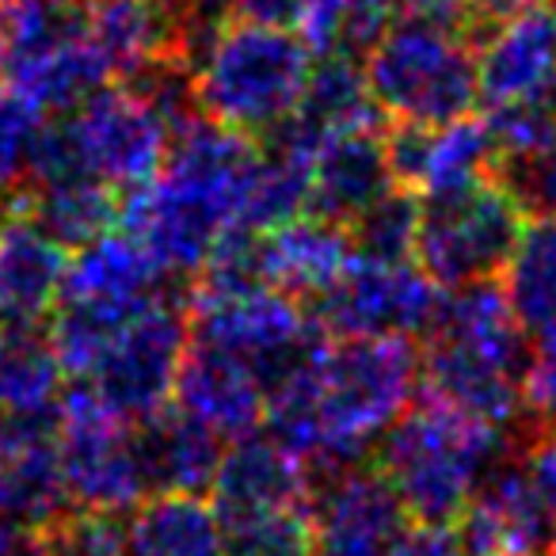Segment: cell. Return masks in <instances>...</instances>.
<instances>
[{
	"label": "cell",
	"mask_w": 556,
	"mask_h": 556,
	"mask_svg": "<svg viewBox=\"0 0 556 556\" xmlns=\"http://www.w3.org/2000/svg\"><path fill=\"white\" fill-rule=\"evenodd\" d=\"M168 294V275L130 232H103L88 240L70 260L62 305L100 313L111 320H130L156 298Z\"/></svg>",
	"instance_id": "17"
},
{
	"label": "cell",
	"mask_w": 556,
	"mask_h": 556,
	"mask_svg": "<svg viewBox=\"0 0 556 556\" xmlns=\"http://www.w3.org/2000/svg\"><path fill=\"white\" fill-rule=\"evenodd\" d=\"M225 526L202 495H153L130 518V556H222Z\"/></svg>",
	"instance_id": "26"
},
{
	"label": "cell",
	"mask_w": 556,
	"mask_h": 556,
	"mask_svg": "<svg viewBox=\"0 0 556 556\" xmlns=\"http://www.w3.org/2000/svg\"><path fill=\"white\" fill-rule=\"evenodd\" d=\"M24 210L65 248H85L88 240L115 229L123 217V199L96 176H65L27 187Z\"/></svg>",
	"instance_id": "25"
},
{
	"label": "cell",
	"mask_w": 556,
	"mask_h": 556,
	"mask_svg": "<svg viewBox=\"0 0 556 556\" xmlns=\"http://www.w3.org/2000/svg\"><path fill=\"white\" fill-rule=\"evenodd\" d=\"M503 294L526 332L556 328V217L526 225L503 267Z\"/></svg>",
	"instance_id": "28"
},
{
	"label": "cell",
	"mask_w": 556,
	"mask_h": 556,
	"mask_svg": "<svg viewBox=\"0 0 556 556\" xmlns=\"http://www.w3.org/2000/svg\"><path fill=\"white\" fill-rule=\"evenodd\" d=\"M442 287L416 260H370L351 255L343 275L320 298L313 317L332 340L343 336H416L427 332Z\"/></svg>",
	"instance_id": "11"
},
{
	"label": "cell",
	"mask_w": 556,
	"mask_h": 556,
	"mask_svg": "<svg viewBox=\"0 0 556 556\" xmlns=\"http://www.w3.org/2000/svg\"><path fill=\"white\" fill-rule=\"evenodd\" d=\"M355 248L343 225L317 214H302L278 229L260 232V270L263 282L290 298H320L343 267L351 263Z\"/></svg>",
	"instance_id": "22"
},
{
	"label": "cell",
	"mask_w": 556,
	"mask_h": 556,
	"mask_svg": "<svg viewBox=\"0 0 556 556\" xmlns=\"http://www.w3.org/2000/svg\"><path fill=\"white\" fill-rule=\"evenodd\" d=\"M553 108H556V92H553Z\"/></svg>",
	"instance_id": "43"
},
{
	"label": "cell",
	"mask_w": 556,
	"mask_h": 556,
	"mask_svg": "<svg viewBox=\"0 0 556 556\" xmlns=\"http://www.w3.org/2000/svg\"><path fill=\"white\" fill-rule=\"evenodd\" d=\"M386 156L396 187L424 199L454 194L495 172V141L484 118L396 123L386 130Z\"/></svg>",
	"instance_id": "14"
},
{
	"label": "cell",
	"mask_w": 556,
	"mask_h": 556,
	"mask_svg": "<svg viewBox=\"0 0 556 556\" xmlns=\"http://www.w3.org/2000/svg\"><path fill=\"white\" fill-rule=\"evenodd\" d=\"M419 229V199L404 187L381 194L374 206H366L355 222L348 225V237L355 255L370 260H412Z\"/></svg>",
	"instance_id": "30"
},
{
	"label": "cell",
	"mask_w": 556,
	"mask_h": 556,
	"mask_svg": "<svg viewBox=\"0 0 556 556\" xmlns=\"http://www.w3.org/2000/svg\"><path fill=\"white\" fill-rule=\"evenodd\" d=\"M62 378V363L39 325H4L0 332V416L54 412Z\"/></svg>",
	"instance_id": "27"
},
{
	"label": "cell",
	"mask_w": 556,
	"mask_h": 556,
	"mask_svg": "<svg viewBox=\"0 0 556 556\" xmlns=\"http://www.w3.org/2000/svg\"><path fill=\"white\" fill-rule=\"evenodd\" d=\"M260 141L199 115L168 141L149 184L123 199V225L164 275H199L225 232L240 229Z\"/></svg>",
	"instance_id": "2"
},
{
	"label": "cell",
	"mask_w": 556,
	"mask_h": 556,
	"mask_svg": "<svg viewBox=\"0 0 556 556\" xmlns=\"http://www.w3.org/2000/svg\"><path fill=\"white\" fill-rule=\"evenodd\" d=\"M507 431L439 401L408 408L378 442V469L419 522H454L503 462Z\"/></svg>",
	"instance_id": "5"
},
{
	"label": "cell",
	"mask_w": 556,
	"mask_h": 556,
	"mask_svg": "<svg viewBox=\"0 0 556 556\" xmlns=\"http://www.w3.org/2000/svg\"><path fill=\"white\" fill-rule=\"evenodd\" d=\"M58 457L65 492L77 507L130 510L146 500L134 424L111 412L88 386H77L54 408Z\"/></svg>",
	"instance_id": "9"
},
{
	"label": "cell",
	"mask_w": 556,
	"mask_h": 556,
	"mask_svg": "<svg viewBox=\"0 0 556 556\" xmlns=\"http://www.w3.org/2000/svg\"><path fill=\"white\" fill-rule=\"evenodd\" d=\"M222 556H313V507L229 522Z\"/></svg>",
	"instance_id": "33"
},
{
	"label": "cell",
	"mask_w": 556,
	"mask_h": 556,
	"mask_svg": "<svg viewBox=\"0 0 556 556\" xmlns=\"http://www.w3.org/2000/svg\"><path fill=\"white\" fill-rule=\"evenodd\" d=\"M522 229L526 210L500 179L488 176L454 194L419 202L412 260L442 290L492 282L495 275H503Z\"/></svg>",
	"instance_id": "7"
},
{
	"label": "cell",
	"mask_w": 556,
	"mask_h": 556,
	"mask_svg": "<svg viewBox=\"0 0 556 556\" xmlns=\"http://www.w3.org/2000/svg\"><path fill=\"white\" fill-rule=\"evenodd\" d=\"M419 351L408 336H328L267 389V434L313 477L358 465L412 408Z\"/></svg>",
	"instance_id": "1"
},
{
	"label": "cell",
	"mask_w": 556,
	"mask_h": 556,
	"mask_svg": "<svg viewBox=\"0 0 556 556\" xmlns=\"http://www.w3.org/2000/svg\"><path fill=\"white\" fill-rule=\"evenodd\" d=\"M477 92L488 111L553 103L556 92V12L530 0L477 31Z\"/></svg>",
	"instance_id": "13"
},
{
	"label": "cell",
	"mask_w": 556,
	"mask_h": 556,
	"mask_svg": "<svg viewBox=\"0 0 556 556\" xmlns=\"http://www.w3.org/2000/svg\"><path fill=\"white\" fill-rule=\"evenodd\" d=\"M522 416L538 427H556V328L530 332L522 358Z\"/></svg>",
	"instance_id": "35"
},
{
	"label": "cell",
	"mask_w": 556,
	"mask_h": 556,
	"mask_svg": "<svg viewBox=\"0 0 556 556\" xmlns=\"http://www.w3.org/2000/svg\"><path fill=\"white\" fill-rule=\"evenodd\" d=\"M408 518L378 465L358 462L313 477V556H389Z\"/></svg>",
	"instance_id": "12"
},
{
	"label": "cell",
	"mask_w": 556,
	"mask_h": 556,
	"mask_svg": "<svg viewBox=\"0 0 556 556\" xmlns=\"http://www.w3.org/2000/svg\"><path fill=\"white\" fill-rule=\"evenodd\" d=\"M138 462L146 492L153 495H202L214 484L222 462V439L191 419L187 412L168 408L134 424Z\"/></svg>",
	"instance_id": "23"
},
{
	"label": "cell",
	"mask_w": 556,
	"mask_h": 556,
	"mask_svg": "<svg viewBox=\"0 0 556 556\" xmlns=\"http://www.w3.org/2000/svg\"><path fill=\"white\" fill-rule=\"evenodd\" d=\"M42 530H47L50 556H130L126 510L70 507Z\"/></svg>",
	"instance_id": "32"
},
{
	"label": "cell",
	"mask_w": 556,
	"mask_h": 556,
	"mask_svg": "<svg viewBox=\"0 0 556 556\" xmlns=\"http://www.w3.org/2000/svg\"><path fill=\"white\" fill-rule=\"evenodd\" d=\"M313 58V47L294 27L229 20L194 62L199 111L260 141L294 115Z\"/></svg>",
	"instance_id": "6"
},
{
	"label": "cell",
	"mask_w": 556,
	"mask_h": 556,
	"mask_svg": "<svg viewBox=\"0 0 556 556\" xmlns=\"http://www.w3.org/2000/svg\"><path fill=\"white\" fill-rule=\"evenodd\" d=\"M191 340L244 358L270 389L282 374L305 363L328 340V332L298 305V298L275 287H237L194 290Z\"/></svg>",
	"instance_id": "8"
},
{
	"label": "cell",
	"mask_w": 556,
	"mask_h": 556,
	"mask_svg": "<svg viewBox=\"0 0 556 556\" xmlns=\"http://www.w3.org/2000/svg\"><path fill=\"white\" fill-rule=\"evenodd\" d=\"M70 248L50 237L27 210L0 222V320L42 325L62 302Z\"/></svg>",
	"instance_id": "20"
},
{
	"label": "cell",
	"mask_w": 556,
	"mask_h": 556,
	"mask_svg": "<svg viewBox=\"0 0 556 556\" xmlns=\"http://www.w3.org/2000/svg\"><path fill=\"white\" fill-rule=\"evenodd\" d=\"M393 187L396 179L386 156V130L340 134L313 153L309 214L348 229L366 206H374Z\"/></svg>",
	"instance_id": "21"
},
{
	"label": "cell",
	"mask_w": 556,
	"mask_h": 556,
	"mask_svg": "<svg viewBox=\"0 0 556 556\" xmlns=\"http://www.w3.org/2000/svg\"><path fill=\"white\" fill-rule=\"evenodd\" d=\"M222 526L244 518L275 515L290 507H313V472L298 454L270 434H244L222 450L214 484H210Z\"/></svg>",
	"instance_id": "16"
},
{
	"label": "cell",
	"mask_w": 556,
	"mask_h": 556,
	"mask_svg": "<svg viewBox=\"0 0 556 556\" xmlns=\"http://www.w3.org/2000/svg\"><path fill=\"white\" fill-rule=\"evenodd\" d=\"M389 556H465V545L450 522H419L404 530Z\"/></svg>",
	"instance_id": "36"
},
{
	"label": "cell",
	"mask_w": 556,
	"mask_h": 556,
	"mask_svg": "<svg viewBox=\"0 0 556 556\" xmlns=\"http://www.w3.org/2000/svg\"><path fill=\"white\" fill-rule=\"evenodd\" d=\"M363 65L378 108L396 123H450L480 103L477 35L462 0H404Z\"/></svg>",
	"instance_id": "4"
},
{
	"label": "cell",
	"mask_w": 556,
	"mask_h": 556,
	"mask_svg": "<svg viewBox=\"0 0 556 556\" xmlns=\"http://www.w3.org/2000/svg\"><path fill=\"white\" fill-rule=\"evenodd\" d=\"M0 332H4V320H0Z\"/></svg>",
	"instance_id": "42"
},
{
	"label": "cell",
	"mask_w": 556,
	"mask_h": 556,
	"mask_svg": "<svg viewBox=\"0 0 556 556\" xmlns=\"http://www.w3.org/2000/svg\"><path fill=\"white\" fill-rule=\"evenodd\" d=\"M42 111L31 108L20 92H0V222L16 210H24L27 164L39 138Z\"/></svg>",
	"instance_id": "31"
},
{
	"label": "cell",
	"mask_w": 556,
	"mask_h": 556,
	"mask_svg": "<svg viewBox=\"0 0 556 556\" xmlns=\"http://www.w3.org/2000/svg\"><path fill=\"white\" fill-rule=\"evenodd\" d=\"M522 465L533 484H538L545 507L553 510V518H556V427H541V434L530 442V450H526Z\"/></svg>",
	"instance_id": "38"
},
{
	"label": "cell",
	"mask_w": 556,
	"mask_h": 556,
	"mask_svg": "<svg viewBox=\"0 0 556 556\" xmlns=\"http://www.w3.org/2000/svg\"><path fill=\"white\" fill-rule=\"evenodd\" d=\"M495 172H500V184L515 194L526 214L556 217V130L541 146H533L530 153L503 161Z\"/></svg>",
	"instance_id": "34"
},
{
	"label": "cell",
	"mask_w": 556,
	"mask_h": 556,
	"mask_svg": "<svg viewBox=\"0 0 556 556\" xmlns=\"http://www.w3.org/2000/svg\"><path fill=\"white\" fill-rule=\"evenodd\" d=\"M548 9H553V12H556V0H548Z\"/></svg>",
	"instance_id": "41"
},
{
	"label": "cell",
	"mask_w": 556,
	"mask_h": 556,
	"mask_svg": "<svg viewBox=\"0 0 556 556\" xmlns=\"http://www.w3.org/2000/svg\"><path fill=\"white\" fill-rule=\"evenodd\" d=\"M0 77H4V47H0Z\"/></svg>",
	"instance_id": "40"
},
{
	"label": "cell",
	"mask_w": 556,
	"mask_h": 556,
	"mask_svg": "<svg viewBox=\"0 0 556 556\" xmlns=\"http://www.w3.org/2000/svg\"><path fill=\"white\" fill-rule=\"evenodd\" d=\"M0 556H50L47 530L0 515Z\"/></svg>",
	"instance_id": "39"
},
{
	"label": "cell",
	"mask_w": 556,
	"mask_h": 556,
	"mask_svg": "<svg viewBox=\"0 0 556 556\" xmlns=\"http://www.w3.org/2000/svg\"><path fill=\"white\" fill-rule=\"evenodd\" d=\"M309 0H222L229 20L240 24H270V27H298Z\"/></svg>",
	"instance_id": "37"
},
{
	"label": "cell",
	"mask_w": 556,
	"mask_h": 556,
	"mask_svg": "<svg viewBox=\"0 0 556 556\" xmlns=\"http://www.w3.org/2000/svg\"><path fill=\"white\" fill-rule=\"evenodd\" d=\"M70 510L54 412L0 416V515L50 526Z\"/></svg>",
	"instance_id": "19"
},
{
	"label": "cell",
	"mask_w": 556,
	"mask_h": 556,
	"mask_svg": "<svg viewBox=\"0 0 556 556\" xmlns=\"http://www.w3.org/2000/svg\"><path fill=\"white\" fill-rule=\"evenodd\" d=\"M4 77H9L12 92L24 96L31 108L62 115V111L77 108L85 96H92L96 88L108 85L111 73L77 24L70 31L50 35L35 47L9 54L4 58Z\"/></svg>",
	"instance_id": "24"
},
{
	"label": "cell",
	"mask_w": 556,
	"mask_h": 556,
	"mask_svg": "<svg viewBox=\"0 0 556 556\" xmlns=\"http://www.w3.org/2000/svg\"><path fill=\"white\" fill-rule=\"evenodd\" d=\"M172 396L179 412L199 419L222 442L252 434L267 412V386L255 374V366L199 340L187 343Z\"/></svg>",
	"instance_id": "18"
},
{
	"label": "cell",
	"mask_w": 556,
	"mask_h": 556,
	"mask_svg": "<svg viewBox=\"0 0 556 556\" xmlns=\"http://www.w3.org/2000/svg\"><path fill=\"white\" fill-rule=\"evenodd\" d=\"M404 0H309L302 35L313 54H366L381 31L393 24Z\"/></svg>",
	"instance_id": "29"
},
{
	"label": "cell",
	"mask_w": 556,
	"mask_h": 556,
	"mask_svg": "<svg viewBox=\"0 0 556 556\" xmlns=\"http://www.w3.org/2000/svg\"><path fill=\"white\" fill-rule=\"evenodd\" d=\"M530 332L515 317L507 294L495 282L457 287L427 325L419 351V386L427 401H439L472 419L507 431L522 416V358Z\"/></svg>",
	"instance_id": "3"
},
{
	"label": "cell",
	"mask_w": 556,
	"mask_h": 556,
	"mask_svg": "<svg viewBox=\"0 0 556 556\" xmlns=\"http://www.w3.org/2000/svg\"><path fill=\"white\" fill-rule=\"evenodd\" d=\"M187 343H191V320L184 305L164 294L118 328L80 386L92 389L111 412L138 424L168 404Z\"/></svg>",
	"instance_id": "10"
},
{
	"label": "cell",
	"mask_w": 556,
	"mask_h": 556,
	"mask_svg": "<svg viewBox=\"0 0 556 556\" xmlns=\"http://www.w3.org/2000/svg\"><path fill=\"white\" fill-rule=\"evenodd\" d=\"M462 545L469 556H548L556 518L526 465L503 457L462 510Z\"/></svg>",
	"instance_id": "15"
}]
</instances>
